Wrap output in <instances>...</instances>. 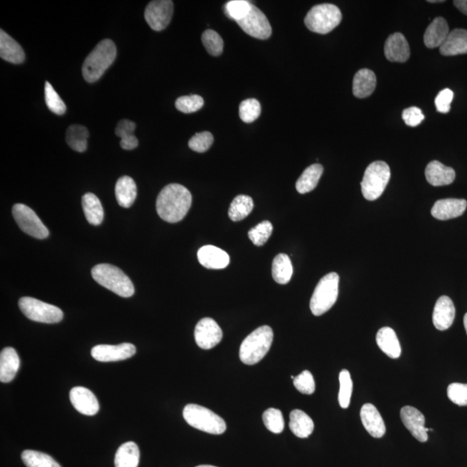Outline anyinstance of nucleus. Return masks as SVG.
<instances>
[{
    "instance_id": "f257e3e1",
    "label": "nucleus",
    "mask_w": 467,
    "mask_h": 467,
    "mask_svg": "<svg viewBox=\"0 0 467 467\" xmlns=\"http://www.w3.org/2000/svg\"><path fill=\"white\" fill-rule=\"evenodd\" d=\"M192 202V194L186 187L180 184H170L166 185L158 194L157 212L164 221L175 223L185 218Z\"/></svg>"
},
{
    "instance_id": "f03ea898",
    "label": "nucleus",
    "mask_w": 467,
    "mask_h": 467,
    "mask_svg": "<svg viewBox=\"0 0 467 467\" xmlns=\"http://www.w3.org/2000/svg\"><path fill=\"white\" fill-rule=\"evenodd\" d=\"M117 50L111 39H104L97 44L83 65V76L88 83H96L115 62Z\"/></svg>"
},
{
    "instance_id": "7ed1b4c3",
    "label": "nucleus",
    "mask_w": 467,
    "mask_h": 467,
    "mask_svg": "<svg viewBox=\"0 0 467 467\" xmlns=\"http://www.w3.org/2000/svg\"><path fill=\"white\" fill-rule=\"evenodd\" d=\"M274 332L269 326H263L251 332L240 347L239 356L243 364H257L270 351Z\"/></svg>"
},
{
    "instance_id": "20e7f679",
    "label": "nucleus",
    "mask_w": 467,
    "mask_h": 467,
    "mask_svg": "<svg viewBox=\"0 0 467 467\" xmlns=\"http://www.w3.org/2000/svg\"><path fill=\"white\" fill-rule=\"evenodd\" d=\"M92 277L101 286L123 298L132 297L135 286L124 272L111 264H99L93 267Z\"/></svg>"
},
{
    "instance_id": "39448f33",
    "label": "nucleus",
    "mask_w": 467,
    "mask_h": 467,
    "mask_svg": "<svg viewBox=\"0 0 467 467\" xmlns=\"http://www.w3.org/2000/svg\"><path fill=\"white\" fill-rule=\"evenodd\" d=\"M185 420L194 428L210 434H222L227 426L222 417L200 405H186L183 411Z\"/></svg>"
},
{
    "instance_id": "423d86ee",
    "label": "nucleus",
    "mask_w": 467,
    "mask_h": 467,
    "mask_svg": "<svg viewBox=\"0 0 467 467\" xmlns=\"http://www.w3.org/2000/svg\"><path fill=\"white\" fill-rule=\"evenodd\" d=\"M342 21V14L338 6L332 4H322L308 11L304 24L308 30L315 34H327Z\"/></svg>"
},
{
    "instance_id": "0eeeda50",
    "label": "nucleus",
    "mask_w": 467,
    "mask_h": 467,
    "mask_svg": "<svg viewBox=\"0 0 467 467\" xmlns=\"http://www.w3.org/2000/svg\"><path fill=\"white\" fill-rule=\"evenodd\" d=\"M339 276L337 273L328 274L319 280L310 302L312 314L322 315L334 306L339 297Z\"/></svg>"
},
{
    "instance_id": "6e6552de",
    "label": "nucleus",
    "mask_w": 467,
    "mask_h": 467,
    "mask_svg": "<svg viewBox=\"0 0 467 467\" xmlns=\"http://www.w3.org/2000/svg\"><path fill=\"white\" fill-rule=\"evenodd\" d=\"M391 168L384 161H375L365 170L361 189L363 196L369 201L376 200L384 193L391 180Z\"/></svg>"
},
{
    "instance_id": "1a4fd4ad",
    "label": "nucleus",
    "mask_w": 467,
    "mask_h": 467,
    "mask_svg": "<svg viewBox=\"0 0 467 467\" xmlns=\"http://www.w3.org/2000/svg\"><path fill=\"white\" fill-rule=\"evenodd\" d=\"M19 306L24 316L32 322L56 324L62 322L63 312L58 307L31 297L19 299Z\"/></svg>"
},
{
    "instance_id": "9d476101",
    "label": "nucleus",
    "mask_w": 467,
    "mask_h": 467,
    "mask_svg": "<svg viewBox=\"0 0 467 467\" xmlns=\"http://www.w3.org/2000/svg\"><path fill=\"white\" fill-rule=\"evenodd\" d=\"M12 216L23 232L36 239H46L50 235L36 214L27 205L17 204L12 208Z\"/></svg>"
},
{
    "instance_id": "9b49d317",
    "label": "nucleus",
    "mask_w": 467,
    "mask_h": 467,
    "mask_svg": "<svg viewBox=\"0 0 467 467\" xmlns=\"http://www.w3.org/2000/svg\"><path fill=\"white\" fill-rule=\"evenodd\" d=\"M238 26L247 35L255 39L265 40L272 35V27L266 15L252 4L251 9L246 17L237 22Z\"/></svg>"
},
{
    "instance_id": "f8f14e48",
    "label": "nucleus",
    "mask_w": 467,
    "mask_h": 467,
    "mask_svg": "<svg viewBox=\"0 0 467 467\" xmlns=\"http://www.w3.org/2000/svg\"><path fill=\"white\" fill-rule=\"evenodd\" d=\"M172 0H155L145 8V19L153 31H161L168 26L173 15Z\"/></svg>"
},
{
    "instance_id": "ddd939ff",
    "label": "nucleus",
    "mask_w": 467,
    "mask_h": 467,
    "mask_svg": "<svg viewBox=\"0 0 467 467\" xmlns=\"http://www.w3.org/2000/svg\"><path fill=\"white\" fill-rule=\"evenodd\" d=\"M135 353L136 347L133 344H99L92 349L91 356L99 362L108 363L128 359Z\"/></svg>"
},
{
    "instance_id": "4468645a",
    "label": "nucleus",
    "mask_w": 467,
    "mask_h": 467,
    "mask_svg": "<svg viewBox=\"0 0 467 467\" xmlns=\"http://www.w3.org/2000/svg\"><path fill=\"white\" fill-rule=\"evenodd\" d=\"M194 335L197 344L204 350L214 348L222 339V329L211 318L201 319L195 328Z\"/></svg>"
},
{
    "instance_id": "2eb2a0df",
    "label": "nucleus",
    "mask_w": 467,
    "mask_h": 467,
    "mask_svg": "<svg viewBox=\"0 0 467 467\" xmlns=\"http://www.w3.org/2000/svg\"><path fill=\"white\" fill-rule=\"evenodd\" d=\"M401 419L406 428L420 442L428 440V432L433 429L425 428V417L419 410L411 406H405L401 409Z\"/></svg>"
},
{
    "instance_id": "dca6fc26",
    "label": "nucleus",
    "mask_w": 467,
    "mask_h": 467,
    "mask_svg": "<svg viewBox=\"0 0 467 467\" xmlns=\"http://www.w3.org/2000/svg\"><path fill=\"white\" fill-rule=\"evenodd\" d=\"M70 399L74 408L85 416H95L100 409L99 401L91 391L84 387L73 388Z\"/></svg>"
},
{
    "instance_id": "f3484780",
    "label": "nucleus",
    "mask_w": 467,
    "mask_h": 467,
    "mask_svg": "<svg viewBox=\"0 0 467 467\" xmlns=\"http://www.w3.org/2000/svg\"><path fill=\"white\" fill-rule=\"evenodd\" d=\"M467 207L465 199L446 198L438 200L431 210L432 216L438 220H449L464 214Z\"/></svg>"
},
{
    "instance_id": "a211bd4d",
    "label": "nucleus",
    "mask_w": 467,
    "mask_h": 467,
    "mask_svg": "<svg viewBox=\"0 0 467 467\" xmlns=\"http://www.w3.org/2000/svg\"><path fill=\"white\" fill-rule=\"evenodd\" d=\"M456 318V307L448 296L438 298L433 312V323L438 331L448 330Z\"/></svg>"
},
{
    "instance_id": "6ab92c4d",
    "label": "nucleus",
    "mask_w": 467,
    "mask_h": 467,
    "mask_svg": "<svg viewBox=\"0 0 467 467\" xmlns=\"http://www.w3.org/2000/svg\"><path fill=\"white\" fill-rule=\"evenodd\" d=\"M197 258L202 266L209 270H223L230 264L229 255L225 250L212 245L202 247L197 252Z\"/></svg>"
},
{
    "instance_id": "aec40b11",
    "label": "nucleus",
    "mask_w": 467,
    "mask_h": 467,
    "mask_svg": "<svg viewBox=\"0 0 467 467\" xmlns=\"http://www.w3.org/2000/svg\"><path fill=\"white\" fill-rule=\"evenodd\" d=\"M386 58L391 62L405 63L410 56V48L405 36L396 32L389 36L384 46Z\"/></svg>"
},
{
    "instance_id": "412c9836",
    "label": "nucleus",
    "mask_w": 467,
    "mask_h": 467,
    "mask_svg": "<svg viewBox=\"0 0 467 467\" xmlns=\"http://www.w3.org/2000/svg\"><path fill=\"white\" fill-rule=\"evenodd\" d=\"M361 421L366 431L374 438H381L386 426L379 410L371 404H364L360 411Z\"/></svg>"
},
{
    "instance_id": "4be33fe9",
    "label": "nucleus",
    "mask_w": 467,
    "mask_h": 467,
    "mask_svg": "<svg viewBox=\"0 0 467 467\" xmlns=\"http://www.w3.org/2000/svg\"><path fill=\"white\" fill-rule=\"evenodd\" d=\"M425 176L428 184L433 186H444L452 184L456 180V173L452 168H448L440 161L433 160L426 165Z\"/></svg>"
},
{
    "instance_id": "5701e85b",
    "label": "nucleus",
    "mask_w": 467,
    "mask_h": 467,
    "mask_svg": "<svg viewBox=\"0 0 467 467\" xmlns=\"http://www.w3.org/2000/svg\"><path fill=\"white\" fill-rule=\"evenodd\" d=\"M449 34V26L446 20L442 17L436 18L425 31V46L429 48L441 47Z\"/></svg>"
},
{
    "instance_id": "b1692460",
    "label": "nucleus",
    "mask_w": 467,
    "mask_h": 467,
    "mask_svg": "<svg viewBox=\"0 0 467 467\" xmlns=\"http://www.w3.org/2000/svg\"><path fill=\"white\" fill-rule=\"evenodd\" d=\"M0 56L14 64L22 63L26 59L23 48L3 30L0 31Z\"/></svg>"
},
{
    "instance_id": "393cba45",
    "label": "nucleus",
    "mask_w": 467,
    "mask_h": 467,
    "mask_svg": "<svg viewBox=\"0 0 467 467\" xmlns=\"http://www.w3.org/2000/svg\"><path fill=\"white\" fill-rule=\"evenodd\" d=\"M376 344L381 351L393 359H399L401 348L396 333L391 327L381 328L376 337Z\"/></svg>"
},
{
    "instance_id": "a878e982",
    "label": "nucleus",
    "mask_w": 467,
    "mask_h": 467,
    "mask_svg": "<svg viewBox=\"0 0 467 467\" xmlns=\"http://www.w3.org/2000/svg\"><path fill=\"white\" fill-rule=\"evenodd\" d=\"M20 360L15 349L7 347L0 354V381L10 383L15 379L19 369Z\"/></svg>"
},
{
    "instance_id": "bb28decb",
    "label": "nucleus",
    "mask_w": 467,
    "mask_h": 467,
    "mask_svg": "<svg viewBox=\"0 0 467 467\" xmlns=\"http://www.w3.org/2000/svg\"><path fill=\"white\" fill-rule=\"evenodd\" d=\"M441 55L452 56L467 54V31L454 29L440 47Z\"/></svg>"
},
{
    "instance_id": "cd10ccee",
    "label": "nucleus",
    "mask_w": 467,
    "mask_h": 467,
    "mask_svg": "<svg viewBox=\"0 0 467 467\" xmlns=\"http://www.w3.org/2000/svg\"><path fill=\"white\" fill-rule=\"evenodd\" d=\"M376 86L375 73L368 68H363L356 73L353 79V93L357 98H366L375 91Z\"/></svg>"
},
{
    "instance_id": "c85d7f7f",
    "label": "nucleus",
    "mask_w": 467,
    "mask_h": 467,
    "mask_svg": "<svg viewBox=\"0 0 467 467\" xmlns=\"http://www.w3.org/2000/svg\"><path fill=\"white\" fill-rule=\"evenodd\" d=\"M116 196L118 204L123 208H129L137 197V186L131 177L123 176L119 178L116 185Z\"/></svg>"
},
{
    "instance_id": "c756f323",
    "label": "nucleus",
    "mask_w": 467,
    "mask_h": 467,
    "mask_svg": "<svg viewBox=\"0 0 467 467\" xmlns=\"http://www.w3.org/2000/svg\"><path fill=\"white\" fill-rule=\"evenodd\" d=\"M289 428L295 436L308 438L314 430L312 418L300 409H294L290 414Z\"/></svg>"
},
{
    "instance_id": "7c9ffc66",
    "label": "nucleus",
    "mask_w": 467,
    "mask_h": 467,
    "mask_svg": "<svg viewBox=\"0 0 467 467\" xmlns=\"http://www.w3.org/2000/svg\"><path fill=\"white\" fill-rule=\"evenodd\" d=\"M83 209L87 221L98 226L103 222L104 210L99 198L93 193L85 194L82 199Z\"/></svg>"
},
{
    "instance_id": "2f4dec72",
    "label": "nucleus",
    "mask_w": 467,
    "mask_h": 467,
    "mask_svg": "<svg viewBox=\"0 0 467 467\" xmlns=\"http://www.w3.org/2000/svg\"><path fill=\"white\" fill-rule=\"evenodd\" d=\"M324 168L322 165L314 164L304 170L302 175L296 183V189L300 194H306L314 190L319 184Z\"/></svg>"
},
{
    "instance_id": "473e14b6",
    "label": "nucleus",
    "mask_w": 467,
    "mask_h": 467,
    "mask_svg": "<svg viewBox=\"0 0 467 467\" xmlns=\"http://www.w3.org/2000/svg\"><path fill=\"white\" fill-rule=\"evenodd\" d=\"M140 462V449L133 441L125 442L117 450L116 467H138Z\"/></svg>"
},
{
    "instance_id": "72a5a7b5",
    "label": "nucleus",
    "mask_w": 467,
    "mask_h": 467,
    "mask_svg": "<svg viewBox=\"0 0 467 467\" xmlns=\"http://www.w3.org/2000/svg\"><path fill=\"white\" fill-rule=\"evenodd\" d=\"M294 269L289 257L286 254H279L274 259L272 274L276 282L285 285L290 282Z\"/></svg>"
},
{
    "instance_id": "f704fd0d",
    "label": "nucleus",
    "mask_w": 467,
    "mask_h": 467,
    "mask_svg": "<svg viewBox=\"0 0 467 467\" xmlns=\"http://www.w3.org/2000/svg\"><path fill=\"white\" fill-rule=\"evenodd\" d=\"M88 130L82 125H72L66 132V142L74 151L83 153L88 148Z\"/></svg>"
},
{
    "instance_id": "c9c22d12",
    "label": "nucleus",
    "mask_w": 467,
    "mask_h": 467,
    "mask_svg": "<svg viewBox=\"0 0 467 467\" xmlns=\"http://www.w3.org/2000/svg\"><path fill=\"white\" fill-rule=\"evenodd\" d=\"M136 129V124L132 120H123L118 123L116 128V135L120 137L121 148L124 150H133L139 145V140L133 135Z\"/></svg>"
},
{
    "instance_id": "e433bc0d",
    "label": "nucleus",
    "mask_w": 467,
    "mask_h": 467,
    "mask_svg": "<svg viewBox=\"0 0 467 467\" xmlns=\"http://www.w3.org/2000/svg\"><path fill=\"white\" fill-rule=\"evenodd\" d=\"M254 209V201L246 195H239L231 202L229 210V217L233 222L243 220Z\"/></svg>"
},
{
    "instance_id": "4c0bfd02",
    "label": "nucleus",
    "mask_w": 467,
    "mask_h": 467,
    "mask_svg": "<svg viewBox=\"0 0 467 467\" xmlns=\"http://www.w3.org/2000/svg\"><path fill=\"white\" fill-rule=\"evenodd\" d=\"M22 461L27 467H61L58 463L48 454L34 450L24 451Z\"/></svg>"
},
{
    "instance_id": "58836bf2",
    "label": "nucleus",
    "mask_w": 467,
    "mask_h": 467,
    "mask_svg": "<svg viewBox=\"0 0 467 467\" xmlns=\"http://www.w3.org/2000/svg\"><path fill=\"white\" fill-rule=\"evenodd\" d=\"M339 403L342 409H348L351 404L353 391V381L350 372L343 369L339 374Z\"/></svg>"
},
{
    "instance_id": "ea45409f",
    "label": "nucleus",
    "mask_w": 467,
    "mask_h": 467,
    "mask_svg": "<svg viewBox=\"0 0 467 467\" xmlns=\"http://www.w3.org/2000/svg\"><path fill=\"white\" fill-rule=\"evenodd\" d=\"M261 103L257 99H247L239 106V115L243 123H251L261 116Z\"/></svg>"
},
{
    "instance_id": "a19ab883",
    "label": "nucleus",
    "mask_w": 467,
    "mask_h": 467,
    "mask_svg": "<svg viewBox=\"0 0 467 467\" xmlns=\"http://www.w3.org/2000/svg\"><path fill=\"white\" fill-rule=\"evenodd\" d=\"M44 96H46L47 107L52 113L58 116L64 115L67 111L66 105H65L58 92L55 91L54 88L48 82H46V85H44Z\"/></svg>"
},
{
    "instance_id": "79ce46f5",
    "label": "nucleus",
    "mask_w": 467,
    "mask_h": 467,
    "mask_svg": "<svg viewBox=\"0 0 467 467\" xmlns=\"http://www.w3.org/2000/svg\"><path fill=\"white\" fill-rule=\"evenodd\" d=\"M262 420L264 425L270 432L274 433L283 432L285 421H284L282 413L279 409L274 408L267 409L263 413Z\"/></svg>"
},
{
    "instance_id": "37998d69",
    "label": "nucleus",
    "mask_w": 467,
    "mask_h": 467,
    "mask_svg": "<svg viewBox=\"0 0 467 467\" xmlns=\"http://www.w3.org/2000/svg\"><path fill=\"white\" fill-rule=\"evenodd\" d=\"M251 6L246 0H231L225 5V14L237 23L249 14Z\"/></svg>"
},
{
    "instance_id": "c03bdc74",
    "label": "nucleus",
    "mask_w": 467,
    "mask_h": 467,
    "mask_svg": "<svg viewBox=\"0 0 467 467\" xmlns=\"http://www.w3.org/2000/svg\"><path fill=\"white\" fill-rule=\"evenodd\" d=\"M273 233V225L270 221H263L249 231V237L255 246L261 247L267 242Z\"/></svg>"
},
{
    "instance_id": "a18cd8bd",
    "label": "nucleus",
    "mask_w": 467,
    "mask_h": 467,
    "mask_svg": "<svg viewBox=\"0 0 467 467\" xmlns=\"http://www.w3.org/2000/svg\"><path fill=\"white\" fill-rule=\"evenodd\" d=\"M202 42L209 54L220 56L223 51V40L217 31L206 30L202 35Z\"/></svg>"
},
{
    "instance_id": "49530a36",
    "label": "nucleus",
    "mask_w": 467,
    "mask_h": 467,
    "mask_svg": "<svg viewBox=\"0 0 467 467\" xmlns=\"http://www.w3.org/2000/svg\"><path fill=\"white\" fill-rule=\"evenodd\" d=\"M205 101L197 95L181 96L176 101V108L184 113H192L200 111Z\"/></svg>"
},
{
    "instance_id": "de8ad7c7",
    "label": "nucleus",
    "mask_w": 467,
    "mask_h": 467,
    "mask_svg": "<svg viewBox=\"0 0 467 467\" xmlns=\"http://www.w3.org/2000/svg\"><path fill=\"white\" fill-rule=\"evenodd\" d=\"M214 142L212 133L210 132L197 133L189 141V148L194 152L205 153L208 151Z\"/></svg>"
},
{
    "instance_id": "09e8293b",
    "label": "nucleus",
    "mask_w": 467,
    "mask_h": 467,
    "mask_svg": "<svg viewBox=\"0 0 467 467\" xmlns=\"http://www.w3.org/2000/svg\"><path fill=\"white\" fill-rule=\"evenodd\" d=\"M296 389L304 395H312L315 391L316 386L314 376L308 371H304L294 379Z\"/></svg>"
},
{
    "instance_id": "8fccbe9b",
    "label": "nucleus",
    "mask_w": 467,
    "mask_h": 467,
    "mask_svg": "<svg viewBox=\"0 0 467 467\" xmlns=\"http://www.w3.org/2000/svg\"><path fill=\"white\" fill-rule=\"evenodd\" d=\"M448 396L451 401L458 406H467V384L454 383L448 388Z\"/></svg>"
},
{
    "instance_id": "3c124183",
    "label": "nucleus",
    "mask_w": 467,
    "mask_h": 467,
    "mask_svg": "<svg viewBox=\"0 0 467 467\" xmlns=\"http://www.w3.org/2000/svg\"><path fill=\"white\" fill-rule=\"evenodd\" d=\"M453 100V92L449 88H445L438 93L436 103V109L438 113H448L451 111V103Z\"/></svg>"
},
{
    "instance_id": "603ef678",
    "label": "nucleus",
    "mask_w": 467,
    "mask_h": 467,
    "mask_svg": "<svg viewBox=\"0 0 467 467\" xmlns=\"http://www.w3.org/2000/svg\"><path fill=\"white\" fill-rule=\"evenodd\" d=\"M403 119L409 127L415 128L421 123V121L425 119V116L419 108L411 107L404 111Z\"/></svg>"
},
{
    "instance_id": "864d4df0",
    "label": "nucleus",
    "mask_w": 467,
    "mask_h": 467,
    "mask_svg": "<svg viewBox=\"0 0 467 467\" xmlns=\"http://www.w3.org/2000/svg\"><path fill=\"white\" fill-rule=\"evenodd\" d=\"M453 4L463 14L467 15V0H456Z\"/></svg>"
},
{
    "instance_id": "5fc2aeb1",
    "label": "nucleus",
    "mask_w": 467,
    "mask_h": 467,
    "mask_svg": "<svg viewBox=\"0 0 467 467\" xmlns=\"http://www.w3.org/2000/svg\"><path fill=\"white\" fill-rule=\"evenodd\" d=\"M464 326H465L466 332L467 333V312L464 316Z\"/></svg>"
},
{
    "instance_id": "6e6d98bb",
    "label": "nucleus",
    "mask_w": 467,
    "mask_h": 467,
    "mask_svg": "<svg viewBox=\"0 0 467 467\" xmlns=\"http://www.w3.org/2000/svg\"><path fill=\"white\" fill-rule=\"evenodd\" d=\"M428 2L429 3H441V2H444V1H442V0H438V1H437V0H429Z\"/></svg>"
},
{
    "instance_id": "4d7b16f0",
    "label": "nucleus",
    "mask_w": 467,
    "mask_h": 467,
    "mask_svg": "<svg viewBox=\"0 0 467 467\" xmlns=\"http://www.w3.org/2000/svg\"><path fill=\"white\" fill-rule=\"evenodd\" d=\"M197 467H217V466H210V465H201V466H198Z\"/></svg>"
}]
</instances>
